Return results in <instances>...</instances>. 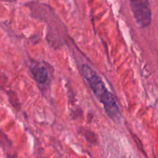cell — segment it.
<instances>
[{"instance_id":"cell-1","label":"cell","mask_w":158,"mask_h":158,"mask_svg":"<svg viewBox=\"0 0 158 158\" xmlns=\"http://www.w3.org/2000/svg\"><path fill=\"white\" fill-rule=\"evenodd\" d=\"M81 71L94 96L103 104L108 117L114 121L118 120L120 114L116 98L114 94L108 90L103 80L87 64L82 65Z\"/></svg>"},{"instance_id":"cell-2","label":"cell","mask_w":158,"mask_h":158,"mask_svg":"<svg viewBox=\"0 0 158 158\" xmlns=\"http://www.w3.org/2000/svg\"><path fill=\"white\" fill-rule=\"evenodd\" d=\"M131 7L136 23L140 27H147L151 24V12L148 2L132 1Z\"/></svg>"},{"instance_id":"cell-3","label":"cell","mask_w":158,"mask_h":158,"mask_svg":"<svg viewBox=\"0 0 158 158\" xmlns=\"http://www.w3.org/2000/svg\"><path fill=\"white\" fill-rule=\"evenodd\" d=\"M31 73L35 81L40 84H44L48 80V71L44 66L34 65L30 68Z\"/></svg>"}]
</instances>
